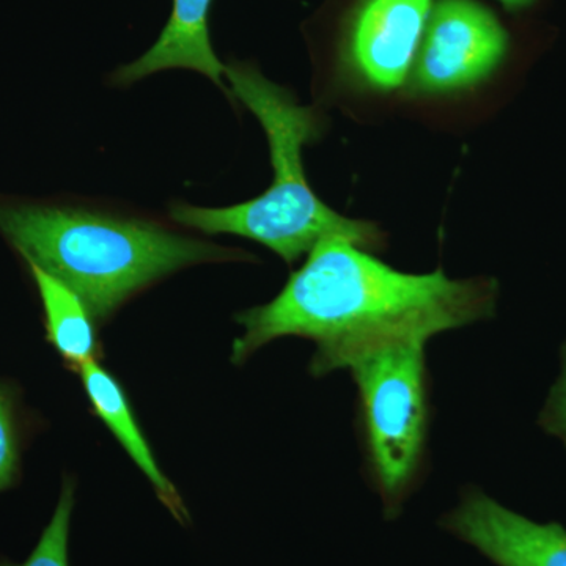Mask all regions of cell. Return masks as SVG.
I'll return each mask as SVG.
<instances>
[{
	"mask_svg": "<svg viewBox=\"0 0 566 566\" xmlns=\"http://www.w3.org/2000/svg\"><path fill=\"white\" fill-rule=\"evenodd\" d=\"M499 283L493 277L452 279L444 268L415 274L395 270L344 237H327L268 304L240 312L244 333L232 363L243 365L282 337L315 345L314 378L348 370L382 346L423 342L493 318Z\"/></svg>",
	"mask_w": 566,
	"mask_h": 566,
	"instance_id": "obj_1",
	"label": "cell"
},
{
	"mask_svg": "<svg viewBox=\"0 0 566 566\" xmlns=\"http://www.w3.org/2000/svg\"><path fill=\"white\" fill-rule=\"evenodd\" d=\"M434 0H357L342 28L338 65L348 80L392 93L411 80Z\"/></svg>",
	"mask_w": 566,
	"mask_h": 566,
	"instance_id": "obj_6",
	"label": "cell"
},
{
	"mask_svg": "<svg viewBox=\"0 0 566 566\" xmlns=\"http://www.w3.org/2000/svg\"><path fill=\"white\" fill-rule=\"evenodd\" d=\"M558 359H560V370L547 394L536 422L546 434L560 441L566 450V340L560 346Z\"/></svg>",
	"mask_w": 566,
	"mask_h": 566,
	"instance_id": "obj_13",
	"label": "cell"
},
{
	"mask_svg": "<svg viewBox=\"0 0 566 566\" xmlns=\"http://www.w3.org/2000/svg\"><path fill=\"white\" fill-rule=\"evenodd\" d=\"M439 527L474 547L495 566H566V527L536 523L469 485Z\"/></svg>",
	"mask_w": 566,
	"mask_h": 566,
	"instance_id": "obj_7",
	"label": "cell"
},
{
	"mask_svg": "<svg viewBox=\"0 0 566 566\" xmlns=\"http://www.w3.org/2000/svg\"><path fill=\"white\" fill-rule=\"evenodd\" d=\"M509 50V32L483 3L438 0L409 80L412 91L439 96L474 88L501 69Z\"/></svg>",
	"mask_w": 566,
	"mask_h": 566,
	"instance_id": "obj_5",
	"label": "cell"
},
{
	"mask_svg": "<svg viewBox=\"0 0 566 566\" xmlns=\"http://www.w3.org/2000/svg\"><path fill=\"white\" fill-rule=\"evenodd\" d=\"M497 2L505 7L506 10L521 11L534 6L535 0H497Z\"/></svg>",
	"mask_w": 566,
	"mask_h": 566,
	"instance_id": "obj_14",
	"label": "cell"
},
{
	"mask_svg": "<svg viewBox=\"0 0 566 566\" xmlns=\"http://www.w3.org/2000/svg\"><path fill=\"white\" fill-rule=\"evenodd\" d=\"M76 485L73 479H65L61 497L55 506L50 524L41 534L35 549L22 564L0 560V566H70L69 539L71 516H73L74 501H76Z\"/></svg>",
	"mask_w": 566,
	"mask_h": 566,
	"instance_id": "obj_11",
	"label": "cell"
},
{
	"mask_svg": "<svg viewBox=\"0 0 566 566\" xmlns=\"http://www.w3.org/2000/svg\"><path fill=\"white\" fill-rule=\"evenodd\" d=\"M214 0H172L169 20L158 40L136 61L118 66L112 73L115 87H132L159 71L192 70L203 74L221 88L230 102L226 82V65L216 54L210 32V17Z\"/></svg>",
	"mask_w": 566,
	"mask_h": 566,
	"instance_id": "obj_8",
	"label": "cell"
},
{
	"mask_svg": "<svg viewBox=\"0 0 566 566\" xmlns=\"http://www.w3.org/2000/svg\"><path fill=\"white\" fill-rule=\"evenodd\" d=\"M80 375L85 394L91 400L93 412L109 428L111 433L120 442L134 464L144 472L148 482L155 488L159 501L172 513L175 520L178 523L188 524L189 510L186 509L177 488L167 479L153 455L151 447L148 444L140 424L137 423L132 405H129L120 382L98 360L85 364Z\"/></svg>",
	"mask_w": 566,
	"mask_h": 566,
	"instance_id": "obj_9",
	"label": "cell"
},
{
	"mask_svg": "<svg viewBox=\"0 0 566 566\" xmlns=\"http://www.w3.org/2000/svg\"><path fill=\"white\" fill-rule=\"evenodd\" d=\"M0 234L25 263L74 290L96 324L153 283L200 263L252 260L177 232L145 212L87 202H31L0 196Z\"/></svg>",
	"mask_w": 566,
	"mask_h": 566,
	"instance_id": "obj_2",
	"label": "cell"
},
{
	"mask_svg": "<svg viewBox=\"0 0 566 566\" xmlns=\"http://www.w3.org/2000/svg\"><path fill=\"white\" fill-rule=\"evenodd\" d=\"M423 342L365 354L348 368L357 390L364 471L386 521L403 515L428 471L431 386Z\"/></svg>",
	"mask_w": 566,
	"mask_h": 566,
	"instance_id": "obj_4",
	"label": "cell"
},
{
	"mask_svg": "<svg viewBox=\"0 0 566 566\" xmlns=\"http://www.w3.org/2000/svg\"><path fill=\"white\" fill-rule=\"evenodd\" d=\"M230 96L251 111L270 145L273 182L248 202L207 208L169 205V218L203 234H234L270 249L286 264L307 256L327 237H344L365 251L378 252L386 234L374 222L342 216L312 189L304 169V148L324 133L322 112L297 102L292 91L268 80L252 62L226 65Z\"/></svg>",
	"mask_w": 566,
	"mask_h": 566,
	"instance_id": "obj_3",
	"label": "cell"
},
{
	"mask_svg": "<svg viewBox=\"0 0 566 566\" xmlns=\"http://www.w3.org/2000/svg\"><path fill=\"white\" fill-rule=\"evenodd\" d=\"M22 422L20 392L0 379V494L17 485L21 476Z\"/></svg>",
	"mask_w": 566,
	"mask_h": 566,
	"instance_id": "obj_12",
	"label": "cell"
},
{
	"mask_svg": "<svg viewBox=\"0 0 566 566\" xmlns=\"http://www.w3.org/2000/svg\"><path fill=\"white\" fill-rule=\"evenodd\" d=\"M28 266L43 305L46 340L61 354L66 367L80 374L85 364L102 356L91 308L57 277L36 264L28 263Z\"/></svg>",
	"mask_w": 566,
	"mask_h": 566,
	"instance_id": "obj_10",
	"label": "cell"
}]
</instances>
